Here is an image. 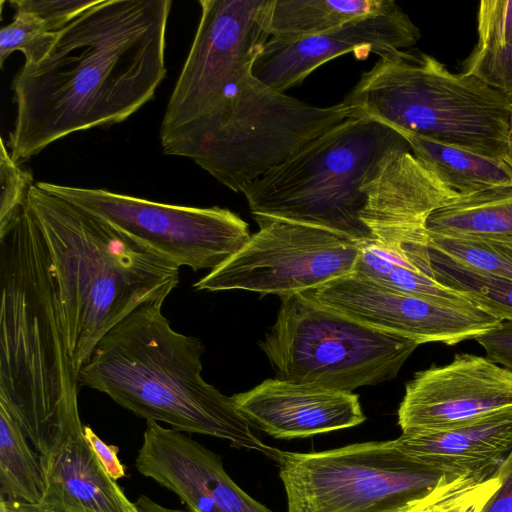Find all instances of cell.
Wrapping results in <instances>:
<instances>
[{"label":"cell","instance_id":"cell-37","mask_svg":"<svg viewBox=\"0 0 512 512\" xmlns=\"http://www.w3.org/2000/svg\"><path fill=\"white\" fill-rule=\"evenodd\" d=\"M508 158L512 162V119H511V127L509 133V142H508Z\"/></svg>","mask_w":512,"mask_h":512},{"label":"cell","instance_id":"cell-9","mask_svg":"<svg viewBox=\"0 0 512 512\" xmlns=\"http://www.w3.org/2000/svg\"><path fill=\"white\" fill-rule=\"evenodd\" d=\"M280 298L259 342L277 379L352 392L395 378L419 346L323 305L312 291Z\"/></svg>","mask_w":512,"mask_h":512},{"label":"cell","instance_id":"cell-17","mask_svg":"<svg viewBox=\"0 0 512 512\" xmlns=\"http://www.w3.org/2000/svg\"><path fill=\"white\" fill-rule=\"evenodd\" d=\"M231 399L251 425L278 439L305 438L351 428L366 420L353 392L277 378L266 379Z\"/></svg>","mask_w":512,"mask_h":512},{"label":"cell","instance_id":"cell-5","mask_svg":"<svg viewBox=\"0 0 512 512\" xmlns=\"http://www.w3.org/2000/svg\"><path fill=\"white\" fill-rule=\"evenodd\" d=\"M343 102L394 130L508 157L512 99L426 53L380 56Z\"/></svg>","mask_w":512,"mask_h":512},{"label":"cell","instance_id":"cell-13","mask_svg":"<svg viewBox=\"0 0 512 512\" xmlns=\"http://www.w3.org/2000/svg\"><path fill=\"white\" fill-rule=\"evenodd\" d=\"M361 219L380 245L434 278L426 222L462 195L417 159L408 143L389 151L363 183Z\"/></svg>","mask_w":512,"mask_h":512},{"label":"cell","instance_id":"cell-2","mask_svg":"<svg viewBox=\"0 0 512 512\" xmlns=\"http://www.w3.org/2000/svg\"><path fill=\"white\" fill-rule=\"evenodd\" d=\"M203 353L200 339L175 331L162 305L149 302L96 343L77 381L147 422L216 437L276 462L281 450L262 442L231 397L203 379Z\"/></svg>","mask_w":512,"mask_h":512},{"label":"cell","instance_id":"cell-18","mask_svg":"<svg viewBox=\"0 0 512 512\" xmlns=\"http://www.w3.org/2000/svg\"><path fill=\"white\" fill-rule=\"evenodd\" d=\"M413 459L452 476L492 475L512 450V417L396 439Z\"/></svg>","mask_w":512,"mask_h":512},{"label":"cell","instance_id":"cell-21","mask_svg":"<svg viewBox=\"0 0 512 512\" xmlns=\"http://www.w3.org/2000/svg\"><path fill=\"white\" fill-rule=\"evenodd\" d=\"M395 4L393 0H271L268 31L270 37L314 35Z\"/></svg>","mask_w":512,"mask_h":512},{"label":"cell","instance_id":"cell-16","mask_svg":"<svg viewBox=\"0 0 512 512\" xmlns=\"http://www.w3.org/2000/svg\"><path fill=\"white\" fill-rule=\"evenodd\" d=\"M419 29L397 3L379 13L354 19L322 33L303 37H270L255 59L252 75L284 93L325 62L353 52L365 58L403 51L420 39Z\"/></svg>","mask_w":512,"mask_h":512},{"label":"cell","instance_id":"cell-36","mask_svg":"<svg viewBox=\"0 0 512 512\" xmlns=\"http://www.w3.org/2000/svg\"><path fill=\"white\" fill-rule=\"evenodd\" d=\"M0 512H35L34 505L1 498L0 501Z\"/></svg>","mask_w":512,"mask_h":512},{"label":"cell","instance_id":"cell-15","mask_svg":"<svg viewBox=\"0 0 512 512\" xmlns=\"http://www.w3.org/2000/svg\"><path fill=\"white\" fill-rule=\"evenodd\" d=\"M311 291L323 305L419 345L451 346L475 340L502 323L477 306H456L401 293L355 273Z\"/></svg>","mask_w":512,"mask_h":512},{"label":"cell","instance_id":"cell-20","mask_svg":"<svg viewBox=\"0 0 512 512\" xmlns=\"http://www.w3.org/2000/svg\"><path fill=\"white\" fill-rule=\"evenodd\" d=\"M428 236L512 242V187L462 196L427 219Z\"/></svg>","mask_w":512,"mask_h":512},{"label":"cell","instance_id":"cell-29","mask_svg":"<svg viewBox=\"0 0 512 512\" xmlns=\"http://www.w3.org/2000/svg\"><path fill=\"white\" fill-rule=\"evenodd\" d=\"M462 72L481 79L512 99V39L497 49H473Z\"/></svg>","mask_w":512,"mask_h":512},{"label":"cell","instance_id":"cell-35","mask_svg":"<svg viewBox=\"0 0 512 512\" xmlns=\"http://www.w3.org/2000/svg\"><path fill=\"white\" fill-rule=\"evenodd\" d=\"M137 512H183L163 506L146 495H141L134 502Z\"/></svg>","mask_w":512,"mask_h":512},{"label":"cell","instance_id":"cell-31","mask_svg":"<svg viewBox=\"0 0 512 512\" xmlns=\"http://www.w3.org/2000/svg\"><path fill=\"white\" fill-rule=\"evenodd\" d=\"M100 0H12L15 10H22L40 19L47 30L57 33L81 13L96 5Z\"/></svg>","mask_w":512,"mask_h":512},{"label":"cell","instance_id":"cell-32","mask_svg":"<svg viewBox=\"0 0 512 512\" xmlns=\"http://www.w3.org/2000/svg\"><path fill=\"white\" fill-rule=\"evenodd\" d=\"M494 362L512 371V321L501 325L475 339Z\"/></svg>","mask_w":512,"mask_h":512},{"label":"cell","instance_id":"cell-8","mask_svg":"<svg viewBox=\"0 0 512 512\" xmlns=\"http://www.w3.org/2000/svg\"><path fill=\"white\" fill-rule=\"evenodd\" d=\"M276 463L287 512H425L460 477L413 459L396 439L281 450Z\"/></svg>","mask_w":512,"mask_h":512},{"label":"cell","instance_id":"cell-3","mask_svg":"<svg viewBox=\"0 0 512 512\" xmlns=\"http://www.w3.org/2000/svg\"><path fill=\"white\" fill-rule=\"evenodd\" d=\"M26 207L45 241L68 352L77 372L96 343L145 303L163 305L179 266L34 183Z\"/></svg>","mask_w":512,"mask_h":512},{"label":"cell","instance_id":"cell-1","mask_svg":"<svg viewBox=\"0 0 512 512\" xmlns=\"http://www.w3.org/2000/svg\"><path fill=\"white\" fill-rule=\"evenodd\" d=\"M171 0H100L57 34L48 54L12 82L11 158L21 165L78 131L117 124L166 76Z\"/></svg>","mask_w":512,"mask_h":512},{"label":"cell","instance_id":"cell-19","mask_svg":"<svg viewBox=\"0 0 512 512\" xmlns=\"http://www.w3.org/2000/svg\"><path fill=\"white\" fill-rule=\"evenodd\" d=\"M395 131L406 140L417 159L462 196L512 187V162L508 157L486 155L404 130Z\"/></svg>","mask_w":512,"mask_h":512},{"label":"cell","instance_id":"cell-6","mask_svg":"<svg viewBox=\"0 0 512 512\" xmlns=\"http://www.w3.org/2000/svg\"><path fill=\"white\" fill-rule=\"evenodd\" d=\"M391 127L350 118L242 192L252 215L326 228L360 244L375 241L361 216L363 183L391 150L406 144Z\"/></svg>","mask_w":512,"mask_h":512},{"label":"cell","instance_id":"cell-22","mask_svg":"<svg viewBox=\"0 0 512 512\" xmlns=\"http://www.w3.org/2000/svg\"><path fill=\"white\" fill-rule=\"evenodd\" d=\"M352 273L401 293L456 306L474 305L457 291L442 285L376 241L361 244Z\"/></svg>","mask_w":512,"mask_h":512},{"label":"cell","instance_id":"cell-23","mask_svg":"<svg viewBox=\"0 0 512 512\" xmlns=\"http://www.w3.org/2000/svg\"><path fill=\"white\" fill-rule=\"evenodd\" d=\"M45 490L38 455L18 423L0 406L1 498L38 505Z\"/></svg>","mask_w":512,"mask_h":512},{"label":"cell","instance_id":"cell-28","mask_svg":"<svg viewBox=\"0 0 512 512\" xmlns=\"http://www.w3.org/2000/svg\"><path fill=\"white\" fill-rule=\"evenodd\" d=\"M500 486L497 475L460 476L425 512H481Z\"/></svg>","mask_w":512,"mask_h":512},{"label":"cell","instance_id":"cell-7","mask_svg":"<svg viewBox=\"0 0 512 512\" xmlns=\"http://www.w3.org/2000/svg\"><path fill=\"white\" fill-rule=\"evenodd\" d=\"M358 111L344 103L316 107L277 92L248 73L188 140L192 159L234 192L280 166Z\"/></svg>","mask_w":512,"mask_h":512},{"label":"cell","instance_id":"cell-11","mask_svg":"<svg viewBox=\"0 0 512 512\" xmlns=\"http://www.w3.org/2000/svg\"><path fill=\"white\" fill-rule=\"evenodd\" d=\"M36 184L105 220L177 266L194 271L216 269L251 237L248 224L226 208L170 205L105 189Z\"/></svg>","mask_w":512,"mask_h":512},{"label":"cell","instance_id":"cell-30","mask_svg":"<svg viewBox=\"0 0 512 512\" xmlns=\"http://www.w3.org/2000/svg\"><path fill=\"white\" fill-rule=\"evenodd\" d=\"M474 49H497L512 39V0H482L477 12Z\"/></svg>","mask_w":512,"mask_h":512},{"label":"cell","instance_id":"cell-24","mask_svg":"<svg viewBox=\"0 0 512 512\" xmlns=\"http://www.w3.org/2000/svg\"><path fill=\"white\" fill-rule=\"evenodd\" d=\"M435 279L486 313L512 321V282L465 268L429 249Z\"/></svg>","mask_w":512,"mask_h":512},{"label":"cell","instance_id":"cell-4","mask_svg":"<svg viewBox=\"0 0 512 512\" xmlns=\"http://www.w3.org/2000/svg\"><path fill=\"white\" fill-rule=\"evenodd\" d=\"M0 406L20 427L78 415L54 270L26 205L0 239Z\"/></svg>","mask_w":512,"mask_h":512},{"label":"cell","instance_id":"cell-33","mask_svg":"<svg viewBox=\"0 0 512 512\" xmlns=\"http://www.w3.org/2000/svg\"><path fill=\"white\" fill-rule=\"evenodd\" d=\"M84 434L108 476L114 481L125 477L126 471L118 457V448L106 444L89 426H84Z\"/></svg>","mask_w":512,"mask_h":512},{"label":"cell","instance_id":"cell-25","mask_svg":"<svg viewBox=\"0 0 512 512\" xmlns=\"http://www.w3.org/2000/svg\"><path fill=\"white\" fill-rule=\"evenodd\" d=\"M429 249L475 272L512 282V242L428 236Z\"/></svg>","mask_w":512,"mask_h":512},{"label":"cell","instance_id":"cell-34","mask_svg":"<svg viewBox=\"0 0 512 512\" xmlns=\"http://www.w3.org/2000/svg\"><path fill=\"white\" fill-rule=\"evenodd\" d=\"M495 474L500 480V486L481 512H512V450L499 465Z\"/></svg>","mask_w":512,"mask_h":512},{"label":"cell","instance_id":"cell-27","mask_svg":"<svg viewBox=\"0 0 512 512\" xmlns=\"http://www.w3.org/2000/svg\"><path fill=\"white\" fill-rule=\"evenodd\" d=\"M0 145V239H2L23 213L28 191L34 183L30 171L22 169L11 158L3 138Z\"/></svg>","mask_w":512,"mask_h":512},{"label":"cell","instance_id":"cell-12","mask_svg":"<svg viewBox=\"0 0 512 512\" xmlns=\"http://www.w3.org/2000/svg\"><path fill=\"white\" fill-rule=\"evenodd\" d=\"M259 230L195 290H246L280 297L317 289L351 274L361 244L332 230L253 215Z\"/></svg>","mask_w":512,"mask_h":512},{"label":"cell","instance_id":"cell-10","mask_svg":"<svg viewBox=\"0 0 512 512\" xmlns=\"http://www.w3.org/2000/svg\"><path fill=\"white\" fill-rule=\"evenodd\" d=\"M201 17L160 126L166 155L181 156L227 90L251 72L270 38L271 0H200Z\"/></svg>","mask_w":512,"mask_h":512},{"label":"cell","instance_id":"cell-26","mask_svg":"<svg viewBox=\"0 0 512 512\" xmlns=\"http://www.w3.org/2000/svg\"><path fill=\"white\" fill-rule=\"evenodd\" d=\"M57 33L47 30L32 13L16 10L14 20L0 31V67L14 51L25 56L24 65L40 62L53 46Z\"/></svg>","mask_w":512,"mask_h":512},{"label":"cell","instance_id":"cell-14","mask_svg":"<svg viewBox=\"0 0 512 512\" xmlns=\"http://www.w3.org/2000/svg\"><path fill=\"white\" fill-rule=\"evenodd\" d=\"M508 417L512 371L471 353L416 372L398 409L402 432L450 430Z\"/></svg>","mask_w":512,"mask_h":512}]
</instances>
